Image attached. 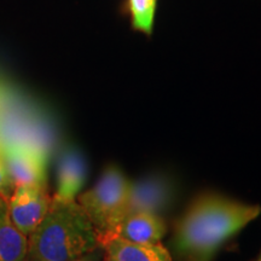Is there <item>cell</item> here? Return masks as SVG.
Here are the masks:
<instances>
[{"label": "cell", "instance_id": "6da1fadb", "mask_svg": "<svg viewBox=\"0 0 261 261\" xmlns=\"http://www.w3.org/2000/svg\"><path fill=\"white\" fill-rule=\"evenodd\" d=\"M261 214V205L241 203L219 195L197 198L179 220L173 249L179 261H211L228 238Z\"/></svg>", "mask_w": 261, "mask_h": 261}, {"label": "cell", "instance_id": "7a4b0ae2", "mask_svg": "<svg viewBox=\"0 0 261 261\" xmlns=\"http://www.w3.org/2000/svg\"><path fill=\"white\" fill-rule=\"evenodd\" d=\"M100 247L98 233L76 200L51 198L46 215L28 240L31 261H68Z\"/></svg>", "mask_w": 261, "mask_h": 261}, {"label": "cell", "instance_id": "3957f363", "mask_svg": "<svg viewBox=\"0 0 261 261\" xmlns=\"http://www.w3.org/2000/svg\"><path fill=\"white\" fill-rule=\"evenodd\" d=\"M55 130L34 100L0 76V150L21 145L48 159L55 145Z\"/></svg>", "mask_w": 261, "mask_h": 261}, {"label": "cell", "instance_id": "277c9868", "mask_svg": "<svg viewBox=\"0 0 261 261\" xmlns=\"http://www.w3.org/2000/svg\"><path fill=\"white\" fill-rule=\"evenodd\" d=\"M130 182L116 167H108L92 188L77 196L76 201L100 237L112 233L126 217Z\"/></svg>", "mask_w": 261, "mask_h": 261}, {"label": "cell", "instance_id": "5b68a950", "mask_svg": "<svg viewBox=\"0 0 261 261\" xmlns=\"http://www.w3.org/2000/svg\"><path fill=\"white\" fill-rule=\"evenodd\" d=\"M46 185L16 187L9 200V213L19 231L29 236L46 215L51 204Z\"/></svg>", "mask_w": 261, "mask_h": 261}, {"label": "cell", "instance_id": "8992f818", "mask_svg": "<svg viewBox=\"0 0 261 261\" xmlns=\"http://www.w3.org/2000/svg\"><path fill=\"white\" fill-rule=\"evenodd\" d=\"M3 160L14 187L46 185L47 159L21 145H10L3 149Z\"/></svg>", "mask_w": 261, "mask_h": 261}, {"label": "cell", "instance_id": "52a82bcc", "mask_svg": "<svg viewBox=\"0 0 261 261\" xmlns=\"http://www.w3.org/2000/svg\"><path fill=\"white\" fill-rule=\"evenodd\" d=\"M99 246L104 250V261H173L161 243H137L108 234L99 238Z\"/></svg>", "mask_w": 261, "mask_h": 261}, {"label": "cell", "instance_id": "ba28073f", "mask_svg": "<svg viewBox=\"0 0 261 261\" xmlns=\"http://www.w3.org/2000/svg\"><path fill=\"white\" fill-rule=\"evenodd\" d=\"M171 197L172 187L165 178L150 177L130 182L127 214L136 212L159 214V212L167 207Z\"/></svg>", "mask_w": 261, "mask_h": 261}, {"label": "cell", "instance_id": "9c48e42d", "mask_svg": "<svg viewBox=\"0 0 261 261\" xmlns=\"http://www.w3.org/2000/svg\"><path fill=\"white\" fill-rule=\"evenodd\" d=\"M86 180V162L79 150L65 148L60 156L57 171V190L52 196L57 201L76 200Z\"/></svg>", "mask_w": 261, "mask_h": 261}, {"label": "cell", "instance_id": "30bf717a", "mask_svg": "<svg viewBox=\"0 0 261 261\" xmlns=\"http://www.w3.org/2000/svg\"><path fill=\"white\" fill-rule=\"evenodd\" d=\"M165 233V221L160 218L159 214L136 212L127 214L109 234H115L130 242L156 244L161 243Z\"/></svg>", "mask_w": 261, "mask_h": 261}, {"label": "cell", "instance_id": "8fae6325", "mask_svg": "<svg viewBox=\"0 0 261 261\" xmlns=\"http://www.w3.org/2000/svg\"><path fill=\"white\" fill-rule=\"evenodd\" d=\"M10 196H0V261H24L28 255V238L11 220Z\"/></svg>", "mask_w": 261, "mask_h": 261}, {"label": "cell", "instance_id": "7c38bea8", "mask_svg": "<svg viewBox=\"0 0 261 261\" xmlns=\"http://www.w3.org/2000/svg\"><path fill=\"white\" fill-rule=\"evenodd\" d=\"M129 4L135 28L150 34L154 22L156 0H129Z\"/></svg>", "mask_w": 261, "mask_h": 261}, {"label": "cell", "instance_id": "4fadbf2b", "mask_svg": "<svg viewBox=\"0 0 261 261\" xmlns=\"http://www.w3.org/2000/svg\"><path fill=\"white\" fill-rule=\"evenodd\" d=\"M12 187L14 184H12L8 169H6L4 160H3V156H0V196H9Z\"/></svg>", "mask_w": 261, "mask_h": 261}, {"label": "cell", "instance_id": "5bb4252c", "mask_svg": "<svg viewBox=\"0 0 261 261\" xmlns=\"http://www.w3.org/2000/svg\"><path fill=\"white\" fill-rule=\"evenodd\" d=\"M68 261H104V250L102 247H98L89 253H85Z\"/></svg>", "mask_w": 261, "mask_h": 261}, {"label": "cell", "instance_id": "9a60e30c", "mask_svg": "<svg viewBox=\"0 0 261 261\" xmlns=\"http://www.w3.org/2000/svg\"><path fill=\"white\" fill-rule=\"evenodd\" d=\"M24 261H31V260H29V259H28V257H27V259H25Z\"/></svg>", "mask_w": 261, "mask_h": 261}, {"label": "cell", "instance_id": "2e32d148", "mask_svg": "<svg viewBox=\"0 0 261 261\" xmlns=\"http://www.w3.org/2000/svg\"><path fill=\"white\" fill-rule=\"evenodd\" d=\"M0 156H3V154H2V150H0Z\"/></svg>", "mask_w": 261, "mask_h": 261}, {"label": "cell", "instance_id": "e0dca14e", "mask_svg": "<svg viewBox=\"0 0 261 261\" xmlns=\"http://www.w3.org/2000/svg\"><path fill=\"white\" fill-rule=\"evenodd\" d=\"M257 261H261V255H260V257H259V260H257Z\"/></svg>", "mask_w": 261, "mask_h": 261}]
</instances>
